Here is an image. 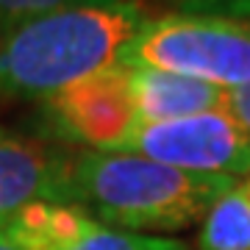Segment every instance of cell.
Wrapping results in <instances>:
<instances>
[{
	"instance_id": "1",
	"label": "cell",
	"mask_w": 250,
	"mask_h": 250,
	"mask_svg": "<svg viewBox=\"0 0 250 250\" xmlns=\"http://www.w3.org/2000/svg\"><path fill=\"white\" fill-rule=\"evenodd\" d=\"M147 20L139 0L72 6L28 20L0 36V98L42 103L123 64Z\"/></svg>"
},
{
	"instance_id": "2",
	"label": "cell",
	"mask_w": 250,
	"mask_h": 250,
	"mask_svg": "<svg viewBox=\"0 0 250 250\" xmlns=\"http://www.w3.org/2000/svg\"><path fill=\"white\" fill-rule=\"evenodd\" d=\"M239 178L197 175L134 153L81 150L72 156L75 203L123 231H181L200 223Z\"/></svg>"
},
{
	"instance_id": "3",
	"label": "cell",
	"mask_w": 250,
	"mask_h": 250,
	"mask_svg": "<svg viewBox=\"0 0 250 250\" xmlns=\"http://www.w3.org/2000/svg\"><path fill=\"white\" fill-rule=\"evenodd\" d=\"M123 64L187 75L228 92L250 81V20L187 11L150 17Z\"/></svg>"
},
{
	"instance_id": "4",
	"label": "cell",
	"mask_w": 250,
	"mask_h": 250,
	"mask_svg": "<svg viewBox=\"0 0 250 250\" xmlns=\"http://www.w3.org/2000/svg\"><path fill=\"white\" fill-rule=\"evenodd\" d=\"M117 153H134L197 175H250V136L225 108L170 123L136 125Z\"/></svg>"
},
{
	"instance_id": "5",
	"label": "cell",
	"mask_w": 250,
	"mask_h": 250,
	"mask_svg": "<svg viewBox=\"0 0 250 250\" xmlns=\"http://www.w3.org/2000/svg\"><path fill=\"white\" fill-rule=\"evenodd\" d=\"M36 123L50 139L95 153H117L136 128L128 67L117 64L42 100Z\"/></svg>"
},
{
	"instance_id": "6",
	"label": "cell",
	"mask_w": 250,
	"mask_h": 250,
	"mask_svg": "<svg viewBox=\"0 0 250 250\" xmlns=\"http://www.w3.org/2000/svg\"><path fill=\"white\" fill-rule=\"evenodd\" d=\"M31 203H75L72 156L0 128V225Z\"/></svg>"
},
{
	"instance_id": "7",
	"label": "cell",
	"mask_w": 250,
	"mask_h": 250,
	"mask_svg": "<svg viewBox=\"0 0 250 250\" xmlns=\"http://www.w3.org/2000/svg\"><path fill=\"white\" fill-rule=\"evenodd\" d=\"M136 125L170 123L225 106V89L150 67H128Z\"/></svg>"
},
{
	"instance_id": "8",
	"label": "cell",
	"mask_w": 250,
	"mask_h": 250,
	"mask_svg": "<svg viewBox=\"0 0 250 250\" xmlns=\"http://www.w3.org/2000/svg\"><path fill=\"white\" fill-rule=\"evenodd\" d=\"M95 223L98 220L83 206L31 203L0 225V233L22 250H64Z\"/></svg>"
},
{
	"instance_id": "9",
	"label": "cell",
	"mask_w": 250,
	"mask_h": 250,
	"mask_svg": "<svg viewBox=\"0 0 250 250\" xmlns=\"http://www.w3.org/2000/svg\"><path fill=\"white\" fill-rule=\"evenodd\" d=\"M197 250H250V175L211 203L200 220Z\"/></svg>"
},
{
	"instance_id": "10",
	"label": "cell",
	"mask_w": 250,
	"mask_h": 250,
	"mask_svg": "<svg viewBox=\"0 0 250 250\" xmlns=\"http://www.w3.org/2000/svg\"><path fill=\"white\" fill-rule=\"evenodd\" d=\"M64 250H189V245L170 236L123 231V228L95 223L81 239H75Z\"/></svg>"
},
{
	"instance_id": "11",
	"label": "cell",
	"mask_w": 250,
	"mask_h": 250,
	"mask_svg": "<svg viewBox=\"0 0 250 250\" xmlns=\"http://www.w3.org/2000/svg\"><path fill=\"white\" fill-rule=\"evenodd\" d=\"M100 3H114V0H0V36L50 11L72 9V6H100Z\"/></svg>"
},
{
	"instance_id": "12",
	"label": "cell",
	"mask_w": 250,
	"mask_h": 250,
	"mask_svg": "<svg viewBox=\"0 0 250 250\" xmlns=\"http://www.w3.org/2000/svg\"><path fill=\"white\" fill-rule=\"evenodd\" d=\"M187 14H217V17L250 20V0H161Z\"/></svg>"
},
{
	"instance_id": "13",
	"label": "cell",
	"mask_w": 250,
	"mask_h": 250,
	"mask_svg": "<svg viewBox=\"0 0 250 250\" xmlns=\"http://www.w3.org/2000/svg\"><path fill=\"white\" fill-rule=\"evenodd\" d=\"M223 108L236 120V125H239L242 131L250 136V81L225 92V106Z\"/></svg>"
},
{
	"instance_id": "14",
	"label": "cell",
	"mask_w": 250,
	"mask_h": 250,
	"mask_svg": "<svg viewBox=\"0 0 250 250\" xmlns=\"http://www.w3.org/2000/svg\"><path fill=\"white\" fill-rule=\"evenodd\" d=\"M0 250H22V248H17L9 236H3V233H0Z\"/></svg>"
},
{
	"instance_id": "15",
	"label": "cell",
	"mask_w": 250,
	"mask_h": 250,
	"mask_svg": "<svg viewBox=\"0 0 250 250\" xmlns=\"http://www.w3.org/2000/svg\"><path fill=\"white\" fill-rule=\"evenodd\" d=\"M159 3H161V0H159Z\"/></svg>"
}]
</instances>
